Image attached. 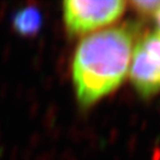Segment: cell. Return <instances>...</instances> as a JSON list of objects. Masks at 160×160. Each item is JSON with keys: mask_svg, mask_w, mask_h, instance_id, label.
Here are the masks:
<instances>
[{"mask_svg": "<svg viewBox=\"0 0 160 160\" xmlns=\"http://www.w3.org/2000/svg\"><path fill=\"white\" fill-rule=\"evenodd\" d=\"M122 0H67L62 3V18L70 37L83 36L111 25L126 11Z\"/></svg>", "mask_w": 160, "mask_h": 160, "instance_id": "7a4b0ae2", "label": "cell"}, {"mask_svg": "<svg viewBox=\"0 0 160 160\" xmlns=\"http://www.w3.org/2000/svg\"><path fill=\"white\" fill-rule=\"evenodd\" d=\"M129 78L142 99L160 92V36L150 32L139 40L132 51Z\"/></svg>", "mask_w": 160, "mask_h": 160, "instance_id": "3957f363", "label": "cell"}, {"mask_svg": "<svg viewBox=\"0 0 160 160\" xmlns=\"http://www.w3.org/2000/svg\"><path fill=\"white\" fill-rule=\"evenodd\" d=\"M42 22V13L36 6L19 8L11 17L13 29L20 36H35L40 30Z\"/></svg>", "mask_w": 160, "mask_h": 160, "instance_id": "277c9868", "label": "cell"}, {"mask_svg": "<svg viewBox=\"0 0 160 160\" xmlns=\"http://www.w3.org/2000/svg\"><path fill=\"white\" fill-rule=\"evenodd\" d=\"M155 19H156V25H157V31H156V32L160 36V8L158 9L157 12H156Z\"/></svg>", "mask_w": 160, "mask_h": 160, "instance_id": "8992f818", "label": "cell"}, {"mask_svg": "<svg viewBox=\"0 0 160 160\" xmlns=\"http://www.w3.org/2000/svg\"><path fill=\"white\" fill-rule=\"evenodd\" d=\"M135 26L102 29L83 38L73 53L71 75L78 105L89 108L110 95L129 72Z\"/></svg>", "mask_w": 160, "mask_h": 160, "instance_id": "6da1fadb", "label": "cell"}, {"mask_svg": "<svg viewBox=\"0 0 160 160\" xmlns=\"http://www.w3.org/2000/svg\"><path fill=\"white\" fill-rule=\"evenodd\" d=\"M130 5L132 6L133 9L136 11L143 16H151L156 15V12L158 11V9L160 8V1L157 0H139V1H132L130 2Z\"/></svg>", "mask_w": 160, "mask_h": 160, "instance_id": "5b68a950", "label": "cell"}]
</instances>
